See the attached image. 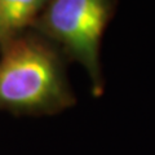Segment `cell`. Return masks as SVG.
<instances>
[{
	"mask_svg": "<svg viewBox=\"0 0 155 155\" xmlns=\"http://www.w3.org/2000/svg\"><path fill=\"white\" fill-rule=\"evenodd\" d=\"M62 58L44 38L17 36L4 44L0 57V110L53 115L71 107Z\"/></svg>",
	"mask_w": 155,
	"mask_h": 155,
	"instance_id": "1",
	"label": "cell"
},
{
	"mask_svg": "<svg viewBox=\"0 0 155 155\" xmlns=\"http://www.w3.org/2000/svg\"><path fill=\"white\" fill-rule=\"evenodd\" d=\"M49 0H0V43L17 38L35 23Z\"/></svg>",
	"mask_w": 155,
	"mask_h": 155,
	"instance_id": "3",
	"label": "cell"
},
{
	"mask_svg": "<svg viewBox=\"0 0 155 155\" xmlns=\"http://www.w3.org/2000/svg\"><path fill=\"white\" fill-rule=\"evenodd\" d=\"M113 11L114 0H49L32 25L84 67L94 96L104 89L100 51Z\"/></svg>",
	"mask_w": 155,
	"mask_h": 155,
	"instance_id": "2",
	"label": "cell"
}]
</instances>
